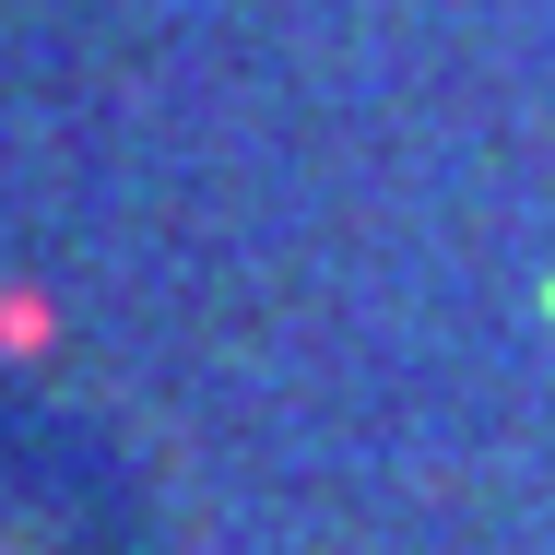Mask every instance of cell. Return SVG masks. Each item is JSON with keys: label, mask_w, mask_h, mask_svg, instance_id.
I'll return each instance as SVG.
<instances>
[{"label": "cell", "mask_w": 555, "mask_h": 555, "mask_svg": "<svg viewBox=\"0 0 555 555\" xmlns=\"http://www.w3.org/2000/svg\"><path fill=\"white\" fill-rule=\"evenodd\" d=\"M544 320H555V272H544Z\"/></svg>", "instance_id": "obj_1"}]
</instances>
